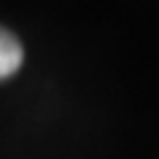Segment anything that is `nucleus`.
<instances>
[{"instance_id":"nucleus-1","label":"nucleus","mask_w":159,"mask_h":159,"mask_svg":"<svg viewBox=\"0 0 159 159\" xmlns=\"http://www.w3.org/2000/svg\"><path fill=\"white\" fill-rule=\"evenodd\" d=\"M24 61V48L8 29L0 27V80L11 77Z\"/></svg>"}]
</instances>
